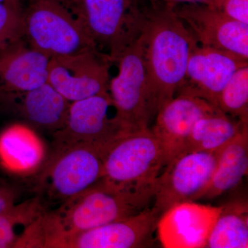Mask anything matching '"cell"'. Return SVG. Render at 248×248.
Masks as SVG:
<instances>
[{
	"mask_svg": "<svg viewBox=\"0 0 248 248\" xmlns=\"http://www.w3.org/2000/svg\"><path fill=\"white\" fill-rule=\"evenodd\" d=\"M142 38L148 104L153 120L161 107L182 87L191 50L197 42L173 6L166 3L148 10Z\"/></svg>",
	"mask_w": 248,
	"mask_h": 248,
	"instance_id": "cell-1",
	"label": "cell"
},
{
	"mask_svg": "<svg viewBox=\"0 0 248 248\" xmlns=\"http://www.w3.org/2000/svg\"><path fill=\"white\" fill-rule=\"evenodd\" d=\"M155 190V186L118 190L106 186L102 181L41 215L42 248H52L64 236L141 213L154 201Z\"/></svg>",
	"mask_w": 248,
	"mask_h": 248,
	"instance_id": "cell-2",
	"label": "cell"
},
{
	"mask_svg": "<svg viewBox=\"0 0 248 248\" xmlns=\"http://www.w3.org/2000/svg\"><path fill=\"white\" fill-rule=\"evenodd\" d=\"M107 151L103 147L81 144L53 151L36 184L37 197L46 211L102 182Z\"/></svg>",
	"mask_w": 248,
	"mask_h": 248,
	"instance_id": "cell-3",
	"label": "cell"
},
{
	"mask_svg": "<svg viewBox=\"0 0 248 248\" xmlns=\"http://www.w3.org/2000/svg\"><path fill=\"white\" fill-rule=\"evenodd\" d=\"M73 14L96 50L112 63L140 38L148 21V11L138 0H81Z\"/></svg>",
	"mask_w": 248,
	"mask_h": 248,
	"instance_id": "cell-4",
	"label": "cell"
},
{
	"mask_svg": "<svg viewBox=\"0 0 248 248\" xmlns=\"http://www.w3.org/2000/svg\"><path fill=\"white\" fill-rule=\"evenodd\" d=\"M164 167L162 150L151 128L133 130L108 148L102 182L118 190L152 187Z\"/></svg>",
	"mask_w": 248,
	"mask_h": 248,
	"instance_id": "cell-5",
	"label": "cell"
},
{
	"mask_svg": "<svg viewBox=\"0 0 248 248\" xmlns=\"http://www.w3.org/2000/svg\"><path fill=\"white\" fill-rule=\"evenodd\" d=\"M24 40L49 58L95 49L78 18L59 0H26Z\"/></svg>",
	"mask_w": 248,
	"mask_h": 248,
	"instance_id": "cell-6",
	"label": "cell"
},
{
	"mask_svg": "<svg viewBox=\"0 0 248 248\" xmlns=\"http://www.w3.org/2000/svg\"><path fill=\"white\" fill-rule=\"evenodd\" d=\"M113 107L108 93L71 103L64 125L52 134L53 151L81 144L108 149L117 139L130 132L116 114L110 116Z\"/></svg>",
	"mask_w": 248,
	"mask_h": 248,
	"instance_id": "cell-7",
	"label": "cell"
},
{
	"mask_svg": "<svg viewBox=\"0 0 248 248\" xmlns=\"http://www.w3.org/2000/svg\"><path fill=\"white\" fill-rule=\"evenodd\" d=\"M117 63L118 73L108 86L116 117L129 131L150 128L152 120L142 34Z\"/></svg>",
	"mask_w": 248,
	"mask_h": 248,
	"instance_id": "cell-8",
	"label": "cell"
},
{
	"mask_svg": "<svg viewBox=\"0 0 248 248\" xmlns=\"http://www.w3.org/2000/svg\"><path fill=\"white\" fill-rule=\"evenodd\" d=\"M221 151L184 153L164 168L156 179L153 201L160 215L177 204L202 199Z\"/></svg>",
	"mask_w": 248,
	"mask_h": 248,
	"instance_id": "cell-9",
	"label": "cell"
},
{
	"mask_svg": "<svg viewBox=\"0 0 248 248\" xmlns=\"http://www.w3.org/2000/svg\"><path fill=\"white\" fill-rule=\"evenodd\" d=\"M112 63L95 49L50 58L48 82L71 103L107 93Z\"/></svg>",
	"mask_w": 248,
	"mask_h": 248,
	"instance_id": "cell-10",
	"label": "cell"
},
{
	"mask_svg": "<svg viewBox=\"0 0 248 248\" xmlns=\"http://www.w3.org/2000/svg\"><path fill=\"white\" fill-rule=\"evenodd\" d=\"M173 9L198 45L248 60V24L233 20L206 4L186 3Z\"/></svg>",
	"mask_w": 248,
	"mask_h": 248,
	"instance_id": "cell-11",
	"label": "cell"
},
{
	"mask_svg": "<svg viewBox=\"0 0 248 248\" xmlns=\"http://www.w3.org/2000/svg\"><path fill=\"white\" fill-rule=\"evenodd\" d=\"M161 215L154 206L134 216L64 236L53 248H136L151 245Z\"/></svg>",
	"mask_w": 248,
	"mask_h": 248,
	"instance_id": "cell-12",
	"label": "cell"
},
{
	"mask_svg": "<svg viewBox=\"0 0 248 248\" xmlns=\"http://www.w3.org/2000/svg\"><path fill=\"white\" fill-rule=\"evenodd\" d=\"M217 109L202 98L184 93L176 94L161 107L151 130L162 150L165 167L186 153L196 122Z\"/></svg>",
	"mask_w": 248,
	"mask_h": 248,
	"instance_id": "cell-13",
	"label": "cell"
},
{
	"mask_svg": "<svg viewBox=\"0 0 248 248\" xmlns=\"http://www.w3.org/2000/svg\"><path fill=\"white\" fill-rule=\"evenodd\" d=\"M247 65L248 60L234 54L196 43L177 94H192L217 107L218 96L228 80L236 70Z\"/></svg>",
	"mask_w": 248,
	"mask_h": 248,
	"instance_id": "cell-14",
	"label": "cell"
},
{
	"mask_svg": "<svg viewBox=\"0 0 248 248\" xmlns=\"http://www.w3.org/2000/svg\"><path fill=\"white\" fill-rule=\"evenodd\" d=\"M223 207L184 202L160 216L156 232L166 248H205L209 235Z\"/></svg>",
	"mask_w": 248,
	"mask_h": 248,
	"instance_id": "cell-15",
	"label": "cell"
},
{
	"mask_svg": "<svg viewBox=\"0 0 248 248\" xmlns=\"http://www.w3.org/2000/svg\"><path fill=\"white\" fill-rule=\"evenodd\" d=\"M50 60L24 39L0 50V100L48 82Z\"/></svg>",
	"mask_w": 248,
	"mask_h": 248,
	"instance_id": "cell-16",
	"label": "cell"
},
{
	"mask_svg": "<svg viewBox=\"0 0 248 248\" xmlns=\"http://www.w3.org/2000/svg\"><path fill=\"white\" fill-rule=\"evenodd\" d=\"M0 105L34 128L50 132L66 123L71 102L48 82L0 100Z\"/></svg>",
	"mask_w": 248,
	"mask_h": 248,
	"instance_id": "cell-17",
	"label": "cell"
},
{
	"mask_svg": "<svg viewBox=\"0 0 248 248\" xmlns=\"http://www.w3.org/2000/svg\"><path fill=\"white\" fill-rule=\"evenodd\" d=\"M45 156L43 143L27 125L15 124L0 136V158L13 172L22 174L35 172Z\"/></svg>",
	"mask_w": 248,
	"mask_h": 248,
	"instance_id": "cell-18",
	"label": "cell"
},
{
	"mask_svg": "<svg viewBox=\"0 0 248 248\" xmlns=\"http://www.w3.org/2000/svg\"><path fill=\"white\" fill-rule=\"evenodd\" d=\"M248 170V126L222 148L211 182L202 199H213L239 185Z\"/></svg>",
	"mask_w": 248,
	"mask_h": 248,
	"instance_id": "cell-19",
	"label": "cell"
},
{
	"mask_svg": "<svg viewBox=\"0 0 248 248\" xmlns=\"http://www.w3.org/2000/svg\"><path fill=\"white\" fill-rule=\"evenodd\" d=\"M248 126V122L217 109L196 122L187 140L185 153L221 150Z\"/></svg>",
	"mask_w": 248,
	"mask_h": 248,
	"instance_id": "cell-20",
	"label": "cell"
},
{
	"mask_svg": "<svg viewBox=\"0 0 248 248\" xmlns=\"http://www.w3.org/2000/svg\"><path fill=\"white\" fill-rule=\"evenodd\" d=\"M222 207V211L212 228L205 248H247V203L236 202Z\"/></svg>",
	"mask_w": 248,
	"mask_h": 248,
	"instance_id": "cell-21",
	"label": "cell"
},
{
	"mask_svg": "<svg viewBox=\"0 0 248 248\" xmlns=\"http://www.w3.org/2000/svg\"><path fill=\"white\" fill-rule=\"evenodd\" d=\"M46 210L36 196L33 198L13 205L0 214V248L16 247L19 235L18 227L27 229Z\"/></svg>",
	"mask_w": 248,
	"mask_h": 248,
	"instance_id": "cell-22",
	"label": "cell"
},
{
	"mask_svg": "<svg viewBox=\"0 0 248 248\" xmlns=\"http://www.w3.org/2000/svg\"><path fill=\"white\" fill-rule=\"evenodd\" d=\"M217 107L223 113L248 122V65L235 71L222 90Z\"/></svg>",
	"mask_w": 248,
	"mask_h": 248,
	"instance_id": "cell-23",
	"label": "cell"
},
{
	"mask_svg": "<svg viewBox=\"0 0 248 248\" xmlns=\"http://www.w3.org/2000/svg\"><path fill=\"white\" fill-rule=\"evenodd\" d=\"M24 8L22 0L0 1V50L24 40Z\"/></svg>",
	"mask_w": 248,
	"mask_h": 248,
	"instance_id": "cell-24",
	"label": "cell"
},
{
	"mask_svg": "<svg viewBox=\"0 0 248 248\" xmlns=\"http://www.w3.org/2000/svg\"><path fill=\"white\" fill-rule=\"evenodd\" d=\"M218 10L233 20L248 25V0H222Z\"/></svg>",
	"mask_w": 248,
	"mask_h": 248,
	"instance_id": "cell-25",
	"label": "cell"
},
{
	"mask_svg": "<svg viewBox=\"0 0 248 248\" xmlns=\"http://www.w3.org/2000/svg\"><path fill=\"white\" fill-rule=\"evenodd\" d=\"M222 0H163L164 3L169 6H173L178 4H186V3H199L213 6L216 9H219Z\"/></svg>",
	"mask_w": 248,
	"mask_h": 248,
	"instance_id": "cell-26",
	"label": "cell"
},
{
	"mask_svg": "<svg viewBox=\"0 0 248 248\" xmlns=\"http://www.w3.org/2000/svg\"><path fill=\"white\" fill-rule=\"evenodd\" d=\"M14 196L5 192L0 188V214L14 205Z\"/></svg>",
	"mask_w": 248,
	"mask_h": 248,
	"instance_id": "cell-27",
	"label": "cell"
},
{
	"mask_svg": "<svg viewBox=\"0 0 248 248\" xmlns=\"http://www.w3.org/2000/svg\"><path fill=\"white\" fill-rule=\"evenodd\" d=\"M59 1L68 8L73 14L77 8L79 6L81 0H59Z\"/></svg>",
	"mask_w": 248,
	"mask_h": 248,
	"instance_id": "cell-28",
	"label": "cell"
},
{
	"mask_svg": "<svg viewBox=\"0 0 248 248\" xmlns=\"http://www.w3.org/2000/svg\"><path fill=\"white\" fill-rule=\"evenodd\" d=\"M4 1V0H0V1ZM22 1H24V2H25L26 0H22Z\"/></svg>",
	"mask_w": 248,
	"mask_h": 248,
	"instance_id": "cell-29",
	"label": "cell"
},
{
	"mask_svg": "<svg viewBox=\"0 0 248 248\" xmlns=\"http://www.w3.org/2000/svg\"><path fill=\"white\" fill-rule=\"evenodd\" d=\"M151 1H155V0H151Z\"/></svg>",
	"mask_w": 248,
	"mask_h": 248,
	"instance_id": "cell-30",
	"label": "cell"
}]
</instances>
